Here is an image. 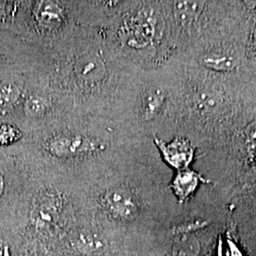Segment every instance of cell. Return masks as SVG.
I'll return each mask as SVG.
<instances>
[{"mask_svg":"<svg viewBox=\"0 0 256 256\" xmlns=\"http://www.w3.org/2000/svg\"><path fill=\"white\" fill-rule=\"evenodd\" d=\"M50 154L61 158L84 155L97 149L95 142L79 134L61 133L52 138L46 144Z\"/></svg>","mask_w":256,"mask_h":256,"instance_id":"1","label":"cell"},{"mask_svg":"<svg viewBox=\"0 0 256 256\" xmlns=\"http://www.w3.org/2000/svg\"><path fill=\"white\" fill-rule=\"evenodd\" d=\"M155 144L165 162L178 171L187 169L194 160L196 148L185 138H174L171 142H165L156 137Z\"/></svg>","mask_w":256,"mask_h":256,"instance_id":"2","label":"cell"},{"mask_svg":"<svg viewBox=\"0 0 256 256\" xmlns=\"http://www.w3.org/2000/svg\"><path fill=\"white\" fill-rule=\"evenodd\" d=\"M104 205L118 218L133 220L138 212L135 196L126 188L116 187L110 190L104 198Z\"/></svg>","mask_w":256,"mask_h":256,"instance_id":"3","label":"cell"},{"mask_svg":"<svg viewBox=\"0 0 256 256\" xmlns=\"http://www.w3.org/2000/svg\"><path fill=\"white\" fill-rule=\"evenodd\" d=\"M206 182L202 176L187 168L180 170L171 182V188L180 203L187 200L196 192L200 183Z\"/></svg>","mask_w":256,"mask_h":256,"instance_id":"4","label":"cell"},{"mask_svg":"<svg viewBox=\"0 0 256 256\" xmlns=\"http://www.w3.org/2000/svg\"><path fill=\"white\" fill-rule=\"evenodd\" d=\"M59 214L58 198L55 196H43L36 202L32 212V220L39 228H46L57 220Z\"/></svg>","mask_w":256,"mask_h":256,"instance_id":"5","label":"cell"},{"mask_svg":"<svg viewBox=\"0 0 256 256\" xmlns=\"http://www.w3.org/2000/svg\"><path fill=\"white\" fill-rule=\"evenodd\" d=\"M126 36L130 46H146L154 36V28L149 19L137 18L128 23Z\"/></svg>","mask_w":256,"mask_h":256,"instance_id":"6","label":"cell"},{"mask_svg":"<svg viewBox=\"0 0 256 256\" xmlns=\"http://www.w3.org/2000/svg\"><path fill=\"white\" fill-rule=\"evenodd\" d=\"M200 246L196 238L187 232H180L176 238L172 256H198Z\"/></svg>","mask_w":256,"mask_h":256,"instance_id":"7","label":"cell"},{"mask_svg":"<svg viewBox=\"0 0 256 256\" xmlns=\"http://www.w3.org/2000/svg\"><path fill=\"white\" fill-rule=\"evenodd\" d=\"M165 94L160 90H154L147 92L142 98V114L144 119L151 120L156 118L164 106Z\"/></svg>","mask_w":256,"mask_h":256,"instance_id":"8","label":"cell"},{"mask_svg":"<svg viewBox=\"0 0 256 256\" xmlns=\"http://www.w3.org/2000/svg\"><path fill=\"white\" fill-rule=\"evenodd\" d=\"M74 248L82 254H93L102 248L101 239L92 232H80L72 242Z\"/></svg>","mask_w":256,"mask_h":256,"instance_id":"9","label":"cell"},{"mask_svg":"<svg viewBox=\"0 0 256 256\" xmlns=\"http://www.w3.org/2000/svg\"><path fill=\"white\" fill-rule=\"evenodd\" d=\"M204 66L216 72H232L236 68L234 58L222 54H210L205 56L202 60Z\"/></svg>","mask_w":256,"mask_h":256,"instance_id":"10","label":"cell"},{"mask_svg":"<svg viewBox=\"0 0 256 256\" xmlns=\"http://www.w3.org/2000/svg\"><path fill=\"white\" fill-rule=\"evenodd\" d=\"M38 12V19L41 25H44L45 27L54 26L61 18V10L59 7L50 2L42 3Z\"/></svg>","mask_w":256,"mask_h":256,"instance_id":"11","label":"cell"},{"mask_svg":"<svg viewBox=\"0 0 256 256\" xmlns=\"http://www.w3.org/2000/svg\"><path fill=\"white\" fill-rule=\"evenodd\" d=\"M48 102L42 95H32L26 104L28 112L32 116H40L46 112Z\"/></svg>","mask_w":256,"mask_h":256,"instance_id":"12","label":"cell"},{"mask_svg":"<svg viewBox=\"0 0 256 256\" xmlns=\"http://www.w3.org/2000/svg\"><path fill=\"white\" fill-rule=\"evenodd\" d=\"M200 7L202 5L196 2H178L176 5V12L182 20L187 21L191 16H196Z\"/></svg>","mask_w":256,"mask_h":256,"instance_id":"13","label":"cell"},{"mask_svg":"<svg viewBox=\"0 0 256 256\" xmlns=\"http://www.w3.org/2000/svg\"><path fill=\"white\" fill-rule=\"evenodd\" d=\"M19 96V90L14 86H4L0 88V106L5 108L12 104Z\"/></svg>","mask_w":256,"mask_h":256,"instance_id":"14","label":"cell"},{"mask_svg":"<svg viewBox=\"0 0 256 256\" xmlns=\"http://www.w3.org/2000/svg\"><path fill=\"white\" fill-rule=\"evenodd\" d=\"M245 137L248 147L256 149V120L248 124L245 129Z\"/></svg>","mask_w":256,"mask_h":256,"instance_id":"15","label":"cell"},{"mask_svg":"<svg viewBox=\"0 0 256 256\" xmlns=\"http://www.w3.org/2000/svg\"><path fill=\"white\" fill-rule=\"evenodd\" d=\"M18 138V132L12 128L10 126H1L0 128V142L5 144L9 142Z\"/></svg>","mask_w":256,"mask_h":256,"instance_id":"16","label":"cell"},{"mask_svg":"<svg viewBox=\"0 0 256 256\" xmlns=\"http://www.w3.org/2000/svg\"><path fill=\"white\" fill-rule=\"evenodd\" d=\"M0 256H12L10 248L5 244H0Z\"/></svg>","mask_w":256,"mask_h":256,"instance_id":"17","label":"cell"},{"mask_svg":"<svg viewBox=\"0 0 256 256\" xmlns=\"http://www.w3.org/2000/svg\"><path fill=\"white\" fill-rule=\"evenodd\" d=\"M3 186H4V183H3V178H2V176H0V194H2V191H3Z\"/></svg>","mask_w":256,"mask_h":256,"instance_id":"18","label":"cell"},{"mask_svg":"<svg viewBox=\"0 0 256 256\" xmlns=\"http://www.w3.org/2000/svg\"><path fill=\"white\" fill-rule=\"evenodd\" d=\"M254 36H256V32H254Z\"/></svg>","mask_w":256,"mask_h":256,"instance_id":"19","label":"cell"}]
</instances>
